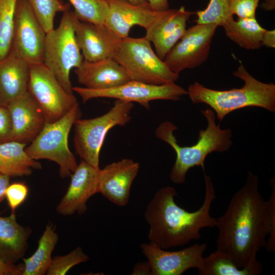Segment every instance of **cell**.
<instances>
[{
	"label": "cell",
	"mask_w": 275,
	"mask_h": 275,
	"mask_svg": "<svg viewBox=\"0 0 275 275\" xmlns=\"http://www.w3.org/2000/svg\"><path fill=\"white\" fill-rule=\"evenodd\" d=\"M259 178L248 172L244 186L232 197L225 213L216 218L217 250L229 256L239 268L261 273L257 255L268 235L267 203L258 190Z\"/></svg>",
	"instance_id": "cell-1"
},
{
	"label": "cell",
	"mask_w": 275,
	"mask_h": 275,
	"mask_svg": "<svg viewBox=\"0 0 275 275\" xmlns=\"http://www.w3.org/2000/svg\"><path fill=\"white\" fill-rule=\"evenodd\" d=\"M205 194L200 208L194 212L186 211L175 202L177 196L172 186L158 190L145 211L149 226V242L164 250L182 246L201 237L200 231L216 226V218L210 214L211 206L216 197L215 190L209 176L204 172Z\"/></svg>",
	"instance_id": "cell-2"
},
{
	"label": "cell",
	"mask_w": 275,
	"mask_h": 275,
	"mask_svg": "<svg viewBox=\"0 0 275 275\" xmlns=\"http://www.w3.org/2000/svg\"><path fill=\"white\" fill-rule=\"evenodd\" d=\"M234 76L242 79L241 88L216 90L205 87L197 81L190 85L187 95L193 104L205 103L209 105L222 122L230 113L249 106L275 111V85L264 83L256 79L247 71L241 61Z\"/></svg>",
	"instance_id": "cell-3"
},
{
	"label": "cell",
	"mask_w": 275,
	"mask_h": 275,
	"mask_svg": "<svg viewBox=\"0 0 275 275\" xmlns=\"http://www.w3.org/2000/svg\"><path fill=\"white\" fill-rule=\"evenodd\" d=\"M207 121V126L199 133L197 143L190 146H181L174 134L178 128L170 121L161 123L155 131L156 136L169 144L174 150L176 158L170 174V180L177 184H183L188 170L194 167H201L205 172L204 162L206 156L213 152L228 150L232 144V131L222 129L215 122V114L207 108L201 111Z\"/></svg>",
	"instance_id": "cell-4"
},
{
	"label": "cell",
	"mask_w": 275,
	"mask_h": 275,
	"mask_svg": "<svg viewBox=\"0 0 275 275\" xmlns=\"http://www.w3.org/2000/svg\"><path fill=\"white\" fill-rule=\"evenodd\" d=\"M124 69L130 80L162 85L175 82L177 75L167 67L153 50L145 37L121 39L114 58Z\"/></svg>",
	"instance_id": "cell-5"
},
{
	"label": "cell",
	"mask_w": 275,
	"mask_h": 275,
	"mask_svg": "<svg viewBox=\"0 0 275 275\" xmlns=\"http://www.w3.org/2000/svg\"><path fill=\"white\" fill-rule=\"evenodd\" d=\"M80 115L78 103L59 120L46 122L36 139L25 147L28 155L36 160L52 161L59 166L62 177L70 176L78 164L69 148L68 136L75 121L80 118Z\"/></svg>",
	"instance_id": "cell-6"
},
{
	"label": "cell",
	"mask_w": 275,
	"mask_h": 275,
	"mask_svg": "<svg viewBox=\"0 0 275 275\" xmlns=\"http://www.w3.org/2000/svg\"><path fill=\"white\" fill-rule=\"evenodd\" d=\"M132 102L117 99L104 114L88 119H77L74 123V145L83 161L99 168V154L107 132L116 126H124L131 119Z\"/></svg>",
	"instance_id": "cell-7"
},
{
	"label": "cell",
	"mask_w": 275,
	"mask_h": 275,
	"mask_svg": "<svg viewBox=\"0 0 275 275\" xmlns=\"http://www.w3.org/2000/svg\"><path fill=\"white\" fill-rule=\"evenodd\" d=\"M75 17L70 10L64 12L59 26L46 33L44 46V65L70 94H73L70 71L84 61L75 36Z\"/></svg>",
	"instance_id": "cell-8"
},
{
	"label": "cell",
	"mask_w": 275,
	"mask_h": 275,
	"mask_svg": "<svg viewBox=\"0 0 275 275\" xmlns=\"http://www.w3.org/2000/svg\"><path fill=\"white\" fill-rule=\"evenodd\" d=\"M30 66L28 93L43 113L47 123L59 120L78 103L76 98L64 90L44 63Z\"/></svg>",
	"instance_id": "cell-9"
},
{
	"label": "cell",
	"mask_w": 275,
	"mask_h": 275,
	"mask_svg": "<svg viewBox=\"0 0 275 275\" xmlns=\"http://www.w3.org/2000/svg\"><path fill=\"white\" fill-rule=\"evenodd\" d=\"M81 98L83 103L94 98H109L139 103L146 109L149 103L156 100L177 101L187 91L174 83L154 85L134 80H129L119 86L106 89H91L85 87H72Z\"/></svg>",
	"instance_id": "cell-10"
},
{
	"label": "cell",
	"mask_w": 275,
	"mask_h": 275,
	"mask_svg": "<svg viewBox=\"0 0 275 275\" xmlns=\"http://www.w3.org/2000/svg\"><path fill=\"white\" fill-rule=\"evenodd\" d=\"M46 33L26 0H17L10 51L30 65L44 63Z\"/></svg>",
	"instance_id": "cell-11"
},
{
	"label": "cell",
	"mask_w": 275,
	"mask_h": 275,
	"mask_svg": "<svg viewBox=\"0 0 275 275\" xmlns=\"http://www.w3.org/2000/svg\"><path fill=\"white\" fill-rule=\"evenodd\" d=\"M215 24H197L186 31L164 58L163 61L174 73L179 75L186 69H193L207 60Z\"/></svg>",
	"instance_id": "cell-12"
},
{
	"label": "cell",
	"mask_w": 275,
	"mask_h": 275,
	"mask_svg": "<svg viewBox=\"0 0 275 275\" xmlns=\"http://www.w3.org/2000/svg\"><path fill=\"white\" fill-rule=\"evenodd\" d=\"M140 248L151 265V275H181L199 268L207 244L196 243L176 251H168L150 242L141 244Z\"/></svg>",
	"instance_id": "cell-13"
},
{
	"label": "cell",
	"mask_w": 275,
	"mask_h": 275,
	"mask_svg": "<svg viewBox=\"0 0 275 275\" xmlns=\"http://www.w3.org/2000/svg\"><path fill=\"white\" fill-rule=\"evenodd\" d=\"M181 6L157 12L145 30L146 37L154 46L158 57L163 60L185 33L187 22L193 14Z\"/></svg>",
	"instance_id": "cell-14"
},
{
	"label": "cell",
	"mask_w": 275,
	"mask_h": 275,
	"mask_svg": "<svg viewBox=\"0 0 275 275\" xmlns=\"http://www.w3.org/2000/svg\"><path fill=\"white\" fill-rule=\"evenodd\" d=\"M100 170L81 160L70 175L68 188L57 207L58 213L70 215L86 212L87 202L98 193Z\"/></svg>",
	"instance_id": "cell-15"
},
{
	"label": "cell",
	"mask_w": 275,
	"mask_h": 275,
	"mask_svg": "<svg viewBox=\"0 0 275 275\" xmlns=\"http://www.w3.org/2000/svg\"><path fill=\"white\" fill-rule=\"evenodd\" d=\"M74 28L76 42L84 60L94 62L114 58L121 39L104 24L81 21L75 16Z\"/></svg>",
	"instance_id": "cell-16"
},
{
	"label": "cell",
	"mask_w": 275,
	"mask_h": 275,
	"mask_svg": "<svg viewBox=\"0 0 275 275\" xmlns=\"http://www.w3.org/2000/svg\"><path fill=\"white\" fill-rule=\"evenodd\" d=\"M139 169V163L129 158L106 165L100 170L98 193L119 206H126Z\"/></svg>",
	"instance_id": "cell-17"
},
{
	"label": "cell",
	"mask_w": 275,
	"mask_h": 275,
	"mask_svg": "<svg viewBox=\"0 0 275 275\" xmlns=\"http://www.w3.org/2000/svg\"><path fill=\"white\" fill-rule=\"evenodd\" d=\"M12 125L11 141L32 143L46 123L45 116L28 92L6 107Z\"/></svg>",
	"instance_id": "cell-18"
},
{
	"label": "cell",
	"mask_w": 275,
	"mask_h": 275,
	"mask_svg": "<svg viewBox=\"0 0 275 275\" xmlns=\"http://www.w3.org/2000/svg\"><path fill=\"white\" fill-rule=\"evenodd\" d=\"M108 11L104 25L120 39L129 36L131 29L139 25L146 30L158 11L149 4L134 5L126 0H105Z\"/></svg>",
	"instance_id": "cell-19"
},
{
	"label": "cell",
	"mask_w": 275,
	"mask_h": 275,
	"mask_svg": "<svg viewBox=\"0 0 275 275\" xmlns=\"http://www.w3.org/2000/svg\"><path fill=\"white\" fill-rule=\"evenodd\" d=\"M78 82L91 89H106L130 80L122 67L113 58L89 62L75 68Z\"/></svg>",
	"instance_id": "cell-20"
},
{
	"label": "cell",
	"mask_w": 275,
	"mask_h": 275,
	"mask_svg": "<svg viewBox=\"0 0 275 275\" xmlns=\"http://www.w3.org/2000/svg\"><path fill=\"white\" fill-rule=\"evenodd\" d=\"M30 65L10 51L0 61V106L7 107L28 92Z\"/></svg>",
	"instance_id": "cell-21"
},
{
	"label": "cell",
	"mask_w": 275,
	"mask_h": 275,
	"mask_svg": "<svg viewBox=\"0 0 275 275\" xmlns=\"http://www.w3.org/2000/svg\"><path fill=\"white\" fill-rule=\"evenodd\" d=\"M31 233L30 228L17 223L14 212L8 216L0 215V257L13 264L22 259Z\"/></svg>",
	"instance_id": "cell-22"
},
{
	"label": "cell",
	"mask_w": 275,
	"mask_h": 275,
	"mask_svg": "<svg viewBox=\"0 0 275 275\" xmlns=\"http://www.w3.org/2000/svg\"><path fill=\"white\" fill-rule=\"evenodd\" d=\"M26 145L11 141L0 144V173L10 177L28 176L42 166L30 157L25 151Z\"/></svg>",
	"instance_id": "cell-23"
},
{
	"label": "cell",
	"mask_w": 275,
	"mask_h": 275,
	"mask_svg": "<svg viewBox=\"0 0 275 275\" xmlns=\"http://www.w3.org/2000/svg\"><path fill=\"white\" fill-rule=\"evenodd\" d=\"M59 236L52 224H48L38 241L34 253L28 258H23L22 275H44L50 265L52 253L58 242Z\"/></svg>",
	"instance_id": "cell-24"
},
{
	"label": "cell",
	"mask_w": 275,
	"mask_h": 275,
	"mask_svg": "<svg viewBox=\"0 0 275 275\" xmlns=\"http://www.w3.org/2000/svg\"><path fill=\"white\" fill-rule=\"evenodd\" d=\"M222 27L227 37L241 48L252 50L262 46V39L266 29L256 18L233 19Z\"/></svg>",
	"instance_id": "cell-25"
},
{
	"label": "cell",
	"mask_w": 275,
	"mask_h": 275,
	"mask_svg": "<svg viewBox=\"0 0 275 275\" xmlns=\"http://www.w3.org/2000/svg\"><path fill=\"white\" fill-rule=\"evenodd\" d=\"M200 275H258L250 268H239L227 255L216 250L203 257L198 268Z\"/></svg>",
	"instance_id": "cell-26"
},
{
	"label": "cell",
	"mask_w": 275,
	"mask_h": 275,
	"mask_svg": "<svg viewBox=\"0 0 275 275\" xmlns=\"http://www.w3.org/2000/svg\"><path fill=\"white\" fill-rule=\"evenodd\" d=\"M78 20L95 24H104L108 6L105 0H68Z\"/></svg>",
	"instance_id": "cell-27"
},
{
	"label": "cell",
	"mask_w": 275,
	"mask_h": 275,
	"mask_svg": "<svg viewBox=\"0 0 275 275\" xmlns=\"http://www.w3.org/2000/svg\"><path fill=\"white\" fill-rule=\"evenodd\" d=\"M46 33L54 29L57 13L70 10V4L62 0H26Z\"/></svg>",
	"instance_id": "cell-28"
},
{
	"label": "cell",
	"mask_w": 275,
	"mask_h": 275,
	"mask_svg": "<svg viewBox=\"0 0 275 275\" xmlns=\"http://www.w3.org/2000/svg\"><path fill=\"white\" fill-rule=\"evenodd\" d=\"M234 0H210L207 7L196 12L197 24H215L223 26L234 19L232 5Z\"/></svg>",
	"instance_id": "cell-29"
},
{
	"label": "cell",
	"mask_w": 275,
	"mask_h": 275,
	"mask_svg": "<svg viewBox=\"0 0 275 275\" xmlns=\"http://www.w3.org/2000/svg\"><path fill=\"white\" fill-rule=\"evenodd\" d=\"M17 0H0V61L10 53Z\"/></svg>",
	"instance_id": "cell-30"
},
{
	"label": "cell",
	"mask_w": 275,
	"mask_h": 275,
	"mask_svg": "<svg viewBox=\"0 0 275 275\" xmlns=\"http://www.w3.org/2000/svg\"><path fill=\"white\" fill-rule=\"evenodd\" d=\"M89 259L82 249L77 247L68 254L52 258L46 274L64 275L73 266Z\"/></svg>",
	"instance_id": "cell-31"
},
{
	"label": "cell",
	"mask_w": 275,
	"mask_h": 275,
	"mask_svg": "<svg viewBox=\"0 0 275 275\" xmlns=\"http://www.w3.org/2000/svg\"><path fill=\"white\" fill-rule=\"evenodd\" d=\"M271 194L267 201V225L269 238L266 242L265 249L269 252L275 251V182L274 178L271 179Z\"/></svg>",
	"instance_id": "cell-32"
},
{
	"label": "cell",
	"mask_w": 275,
	"mask_h": 275,
	"mask_svg": "<svg viewBox=\"0 0 275 275\" xmlns=\"http://www.w3.org/2000/svg\"><path fill=\"white\" fill-rule=\"evenodd\" d=\"M28 192V186L23 183L9 184L6 190L5 197L12 212H14L16 209L25 200Z\"/></svg>",
	"instance_id": "cell-33"
},
{
	"label": "cell",
	"mask_w": 275,
	"mask_h": 275,
	"mask_svg": "<svg viewBox=\"0 0 275 275\" xmlns=\"http://www.w3.org/2000/svg\"><path fill=\"white\" fill-rule=\"evenodd\" d=\"M260 0H234L232 11L238 18H256V12Z\"/></svg>",
	"instance_id": "cell-34"
},
{
	"label": "cell",
	"mask_w": 275,
	"mask_h": 275,
	"mask_svg": "<svg viewBox=\"0 0 275 275\" xmlns=\"http://www.w3.org/2000/svg\"><path fill=\"white\" fill-rule=\"evenodd\" d=\"M12 125L7 108L0 106V144L11 141Z\"/></svg>",
	"instance_id": "cell-35"
},
{
	"label": "cell",
	"mask_w": 275,
	"mask_h": 275,
	"mask_svg": "<svg viewBox=\"0 0 275 275\" xmlns=\"http://www.w3.org/2000/svg\"><path fill=\"white\" fill-rule=\"evenodd\" d=\"M23 268V264L16 265L5 261L0 257V275H22Z\"/></svg>",
	"instance_id": "cell-36"
},
{
	"label": "cell",
	"mask_w": 275,
	"mask_h": 275,
	"mask_svg": "<svg viewBox=\"0 0 275 275\" xmlns=\"http://www.w3.org/2000/svg\"><path fill=\"white\" fill-rule=\"evenodd\" d=\"M151 268L149 262H138L134 266L131 274L132 275H151Z\"/></svg>",
	"instance_id": "cell-37"
},
{
	"label": "cell",
	"mask_w": 275,
	"mask_h": 275,
	"mask_svg": "<svg viewBox=\"0 0 275 275\" xmlns=\"http://www.w3.org/2000/svg\"><path fill=\"white\" fill-rule=\"evenodd\" d=\"M262 45L267 47H275V31L267 30L263 34L262 39Z\"/></svg>",
	"instance_id": "cell-38"
},
{
	"label": "cell",
	"mask_w": 275,
	"mask_h": 275,
	"mask_svg": "<svg viewBox=\"0 0 275 275\" xmlns=\"http://www.w3.org/2000/svg\"><path fill=\"white\" fill-rule=\"evenodd\" d=\"M151 9L155 11H163L169 9L168 0H147Z\"/></svg>",
	"instance_id": "cell-39"
},
{
	"label": "cell",
	"mask_w": 275,
	"mask_h": 275,
	"mask_svg": "<svg viewBox=\"0 0 275 275\" xmlns=\"http://www.w3.org/2000/svg\"><path fill=\"white\" fill-rule=\"evenodd\" d=\"M10 177L0 173V203L5 197L7 188L9 185Z\"/></svg>",
	"instance_id": "cell-40"
},
{
	"label": "cell",
	"mask_w": 275,
	"mask_h": 275,
	"mask_svg": "<svg viewBox=\"0 0 275 275\" xmlns=\"http://www.w3.org/2000/svg\"><path fill=\"white\" fill-rule=\"evenodd\" d=\"M262 7L265 10H272L274 9V0H263Z\"/></svg>",
	"instance_id": "cell-41"
},
{
	"label": "cell",
	"mask_w": 275,
	"mask_h": 275,
	"mask_svg": "<svg viewBox=\"0 0 275 275\" xmlns=\"http://www.w3.org/2000/svg\"><path fill=\"white\" fill-rule=\"evenodd\" d=\"M130 3L134 5H141L148 4L147 0H126Z\"/></svg>",
	"instance_id": "cell-42"
}]
</instances>
